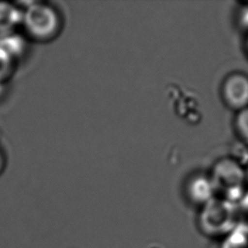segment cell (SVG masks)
Wrapping results in <instances>:
<instances>
[{"instance_id":"cell-1","label":"cell","mask_w":248,"mask_h":248,"mask_svg":"<svg viewBox=\"0 0 248 248\" xmlns=\"http://www.w3.org/2000/svg\"><path fill=\"white\" fill-rule=\"evenodd\" d=\"M21 25L29 38L46 43L58 36L62 17L56 7L48 2H33L22 9Z\"/></svg>"},{"instance_id":"cell-2","label":"cell","mask_w":248,"mask_h":248,"mask_svg":"<svg viewBox=\"0 0 248 248\" xmlns=\"http://www.w3.org/2000/svg\"><path fill=\"white\" fill-rule=\"evenodd\" d=\"M238 205L224 198H214L204 205L199 216L201 229L209 235H227L237 225Z\"/></svg>"},{"instance_id":"cell-3","label":"cell","mask_w":248,"mask_h":248,"mask_svg":"<svg viewBox=\"0 0 248 248\" xmlns=\"http://www.w3.org/2000/svg\"><path fill=\"white\" fill-rule=\"evenodd\" d=\"M210 178L216 192H223L224 199L239 204L246 187H244V170L236 160L224 158L218 161L213 167Z\"/></svg>"},{"instance_id":"cell-4","label":"cell","mask_w":248,"mask_h":248,"mask_svg":"<svg viewBox=\"0 0 248 248\" xmlns=\"http://www.w3.org/2000/svg\"><path fill=\"white\" fill-rule=\"evenodd\" d=\"M222 95L226 104L236 110L248 107V77L233 73L226 78L222 86Z\"/></svg>"},{"instance_id":"cell-5","label":"cell","mask_w":248,"mask_h":248,"mask_svg":"<svg viewBox=\"0 0 248 248\" xmlns=\"http://www.w3.org/2000/svg\"><path fill=\"white\" fill-rule=\"evenodd\" d=\"M187 192L193 202L204 205L215 198L216 189L210 176L198 175L190 180Z\"/></svg>"},{"instance_id":"cell-6","label":"cell","mask_w":248,"mask_h":248,"mask_svg":"<svg viewBox=\"0 0 248 248\" xmlns=\"http://www.w3.org/2000/svg\"><path fill=\"white\" fill-rule=\"evenodd\" d=\"M22 9L11 3L0 2V34L5 35L21 24Z\"/></svg>"},{"instance_id":"cell-7","label":"cell","mask_w":248,"mask_h":248,"mask_svg":"<svg viewBox=\"0 0 248 248\" xmlns=\"http://www.w3.org/2000/svg\"><path fill=\"white\" fill-rule=\"evenodd\" d=\"M235 127L240 137L248 142V107L238 110L235 117Z\"/></svg>"},{"instance_id":"cell-8","label":"cell","mask_w":248,"mask_h":248,"mask_svg":"<svg viewBox=\"0 0 248 248\" xmlns=\"http://www.w3.org/2000/svg\"><path fill=\"white\" fill-rule=\"evenodd\" d=\"M12 56L0 47V79L4 78L9 73L12 64Z\"/></svg>"},{"instance_id":"cell-9","label":"cell","mask_w":248,"mask_h":248,"mask_svg":"<svg viewBox=\"0 0 248 248\" xmlns=\"http://www.w3.org/2000/svg\"><path fill=\"white\" fill-rule=\"evenodd\" d=\"M238 206H239V208H241L248 214V186L245 188V191H244L243 196L239 202Z\"/></svg>"},{"instance_id":"cell-10","label":"cell","mask_w":248,"mask_h":248,"mask_svg":"<svg viewBox=\"0 0 248 248\" xmlns=\"http://www.w3.org/2000/svg\"><path fill=\"white\" fill-rule=\"evenodd\" d=\"M6 166V156L4 154V151L0 147V174L3 172Z\"/></svg>"},{"instance_id":"cell-11","label":"cell","mask_w":248,"mask_h":248,"mask_svg":"<svg viewBox=\"0 0 248 248\" xmlns=\"http://www.w3.org/2000/svg\"><path fill=\"white\" fill-rule=\"evenodd\" d=\"M242 21L243 24L248 27V7H246L242 13Z\"/></svg>"}]
</instances>
